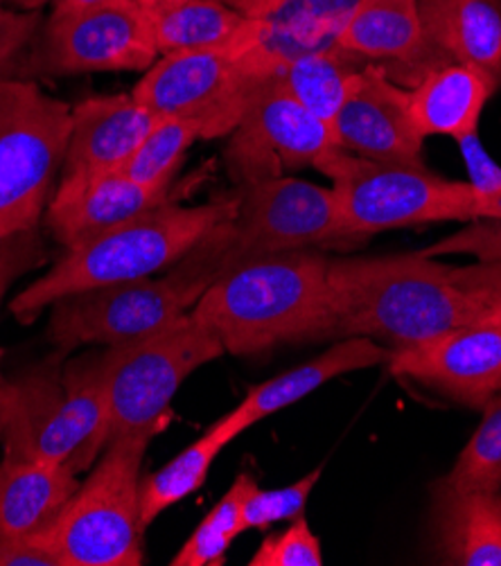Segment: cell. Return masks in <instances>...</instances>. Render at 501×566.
<instances>
[{
	"label": "cell",
	"mask_w": 501,
	"mask_h": 566,
	"mask_svg": "<svg viewBox=\"0 0 501 566\" xmlns=\"http://www.w3.org/2000/svg\"><path fill=\"white\" fill-rule=\"evenodd\" d=\"M170 190H152L132 181L125 172L62 177L48 201L45 223L66 251L118 229L129 219L163 206Z\"/></svg>",
	"instance_id": "cell-17"
},
{
	"label": "cell",
	"mask_w": 501,
	"mask_h": 566,
	"mask_svg": "<svg viewBox=\"0 0 501 566\" xmlns=\"http://www.w3.org/2000/svg\"><path fill=\"white\" fill-rule=\"evenodd\" d=\"M255 481L240 474L231 490L217 501L206 520L195 528L184 548L173 557V566H219L227 551L242 533V503Z\"/></svg>",
	"instance_id": "cell-29"
},
{
	"label": "cell",
	"mask_w": 501,
	"mask_h": 566,
	"mask_svg": "<svg viewBox=\"0 0 501 566\" xmlns=\"http://www.w3.org/2000/svg\"><path fill=\"white\" fill-rule=\"evenodd\" d=\"M0 566H62L34 537H0Z\"/></svg>",
	"instance_id": "cell-38"
},
{
	"label": "cell",
	"mask_w": 501,
	"mask_h": 566,
	"mask_svg": "<svg viewBox=\"0 0 501 566\" xmlns=\"http://www.w3.org/2000/svg\"><path fill=\"white\" fill-rule=\"evenodd\" d=\"M80 481L64 465L8 457L0 461V537H36L62 515Z\"/></svg>",
	"instance_id": "cell-19"
},
{
	"label": "cell",
	"mask_w": 501,
	"mask_h": 566,
	"mask_svg": "<svg viewBox=\"0 0 501 566\" xmlns=\"http://www.w3.org/2000/svg\"><path fill=\"white\" fill-rule=\"evenodd\" d=\"M69 136L66 102L30 80H0V238L36 229Z\"/></svg>",
	"instance_id": "cell-9"
},
{
	"label": "cell",
	"mask_w": 501,
	"mask_h": 566,
	"mask_svg": "<svg viewBox=\"0 0 501 566\" xmlns=\"http://www.w3.org/2000/svg\"><path fill=\"white\" fill-rule=\"evenodd\" d=\"M249 424L242 420L238 409L217 420L199 440L186 447L177 459H173L158 472L143 476L140 481V526H147L165 513L167 507L179 503L197 488L203 485L210 465L219 457V451L244 433Z\"/></svg>",
	"instance_id": "cell-25"
},
{
	"label": "cell",
	"mask_w": 501,
	"mask_h": 566,
	"mask_svg": "<svg viewBox=\"0 0 501 566\" xmlns=\"http://www.w3.org/2000/svg\"><path fill=\"white\" fill-rule=\"evenodd\" d=\"M221 3H229L236 10H240L247 19H253V17L267 12L269 8H273L278 0H221Z\"/></svg>",
	"instance_id": "cell-40"
},
{
	"label": "cell",
	"mask_w": 501,
	"mask_h": 566,
	"mask_svg": "<svg viewBox=\"0 0 501 566\" xmlns=\"http://www.w3.org/2000/svg\"><path fill=\"white\" fill-rule=\"evenodd\" d=\"M392 348L379 346L375 338L368 336H344L340 344L327 348L323 355L310 359L307 364L278 375L260 386H253L242 405H238V413L242 420L253 427L255 422L283 411L299 400L307 398L310 392L321 388L323 384L337 379L342 375L366 370L373 366L388 364Z\"/></svg>",
	"instance_id": "cell-22"
},
{
	"label": "cell",
	"mask_w": 501,
	"mask_h": 566,
	"mask_svg": "<svg viewBox=\"0 0 501 566\" xmlns=\"http://www.w3.org/2000/svg\"><path fill=\"white\" fill-rule=\"evenodd\" d=\"M355 60L344 50L312 52L278 69L269 80L330 127L359 71Z\"/></svg>",
	"instance_id": "cell-27"
},
{
	"label": "cell",
	"mask_w": 501,
	"mask_h": 566,
	"mask_svg": "<svg viewBox=\"0 0 501 566\" xmlns=\"http://www.w3.org/2000/svg\"><path fill=\"white\" fill-rule=\"evenodd\" d=\"M499 82L470 64H448L429 69L409 91L411 116L422 134L461 138L479 132L481 113Z\"/></svg>",
	"instance_id": "cell-21"
},
{
	"label": "cell",
	"mask_w": 501,
	"mask_h": 566,
	"mask_svg": "<svg viewBox=\"0 0 501 566\" xmlns=\"http://www.w3.org/2000/svg\"><path fill=\"white\" fill-rule=\"evenodd\" d=\"M327 285L337 336H368L392 350L479 323L486 312L450 280V266L422 253L330 260Z\"/></svg>",
	"instance_id": "cell-2"
},
{
	"label": "cell",
	"mask_w": 501,
	"mask_h": 566,
	"mask_svg": "<svg viewBox=\"0 0 501 566\" xmlns=\"http://www.w3.org/2000/svg\"><path fill=\"white\" fill-rule=\"evenodd\" d=\"M43 260L45 249L36 229L0 238V301H3L6 292L17 277L28 273L30 269H36L39 264H43Z\"/></svg>",
	"instance_id": "cell-35"
},
{
	"label": "cell",
	"mask_w": 501,
	"mask_h": 566,
	"mask_svg": "<svg viewBox=\"0 0 501 566\" xmlns=\"http://www.w3.org/2000/svg\"><path fill=\"white\" fill-rule=\"evenodd\" d=\"M388 368L455 402L483 409L501 390V327L486 323L455 327L425 344L394 350Z\"/></svg>",
	"instance_id": "cell-15"
},
{
	"label": "cell",
	"mask_w": 501,
	"mask_h": 566,
	"mask_svg": "<svg viewBox=\"0 0 501 566\" xmlns=\"http://www.w3.org/2000/svg\"><path fill=\"white\" fill-rule=\"evenodd\" d=\"M6 388H8V379L0 373V442H3V402H6Z\"/></svg>",
	"instance_id": "cell-43"
},
{
	"label": "cell",
	"mask_w": 501,
	"mask_h": 566,
	"mask_svg": "<svg viewBox=\"0 0 501 566\" xmlns=\"http://www.w3.org/2000/svg\"><path fill=\"white\" fill-rule=\"evenodd\" d=\"M236 210L238 199L192 208L165 201L93 242L66 251L58 264L12 301L10 310L28 325L45 307L71 294L121 285L170 269L219 223L236 217Z\"/></svg>",
	"instance_id": "cell-4"
},
{
	"label": "cell",
	"mask_w": 501,
	"mask_h": 566,
	"mask_svg": "<svg viewBox=\"0 0 501 566\" xmlns=\"http://www.w3.org/2000/svg\"><path fill=\"white\" fill-rule=\"evenodd\" d=\"M225 355L219 338L192 312L125 346L104 348L108 368V442L140 436L152 440L170 420L184 381Z\"/></svg>",
	"instance_id": "cell-8"
},
{
	"label": "cell",
	"mask_w": 501,
	"mask_h": 566,
	"mask_svg": "<svg viewBox=\"0 0 501 566\" xmlns=\"http://www.w3.org/2000/svg\"><path fill=\"white\" fill-rule=\"evenodd\" d=\"M327 262L310 249L242 262L212 282L192 314L238 357L337 336Z\"/></svg>",
	"instance_id": "cell-1"
},
{
	"label": "cell",
	"mask_w": 501,
	"mask_h": 566,
	"mask_svg": "<svg viewBox=\"0 0 501 566\" xmlns=\"http://www.w3.org/2000/svg\"><path fill=\"white\" fill-rule=\"evenodd\" d=\"M219 231L221 275L255 258L348 240L332 188L292 177L242 186L236 217Z\"/></svg>",
	"instance_id": "cell-11"
},
{
	"label": "cell",
	"mask_w": 501,
	"mask_h": 566,
	"mask_svg": "<svg viewBox=\"0 0 501 566\" xmlns=\"http://www.w3.org/2000/svg\"><path fill=\"white\" fill-rule=\"evenodd\" d=\"M461 156L470 172V186L481 199L497 197L501 192V165L486 151L479 132L457 138Z\"/></svg>",
	"instance_id": "cell-36"
},
{
	"label": "cell",
	"mask_w": 501,
	"mask_h": 566,
	"mask_svg": "<svg viewBox=\"0 0 501 566\" xmlns=\"http://www.w3.org/2000/svg\"><path fill=\"white\" fill-rule=\"evenodd\" d=\"M201 138V129L188 120L160 118L140 147L123 167V172L152 190H170L186 151Z\"/></svg>",
	"instance_id": "cell-28"
},
{
	"label": "cell",
	"mask_w": 501,
	"mask_h": 566,
	"mask_svg": "<svg viewBox=\"0 0 501 566\" xmlns=\"http://www.w3.org/2000/svg\"><path fill=\"white\" fill-rule=\"evenodd\" d=\"M106 3H116V0H50V6H52L50 17H66V14L84 12V10H91L97 6H106Z\"/></svg>",
	"instance_id": "cell-39"
},
{
	"label": "cell",
	"mask_w": 501,
	"mask_h": 566,
	"mask_svg": "<svg viewBox=\"0 0 501 566\" xmlns=\"http://www.w3.org/2000/svg\"><path fill=\"white\" fill-rule=\"evenodd\" d=\"M357 6L359 0H278L247 19L221 50L258 86L299 56L342 50L340 39Z\"/></svg>",
	"instance_id": "cell-14"
},
{
	"label": "cell",
	"mask_w": 501,
	"mask_h": 566,
	"mask_svg": "<svg viewBox=\"0 0 501 566\" xmlns=\"http://www.w3.org/2000/svg\"><path fill=\"white\" fill-rule=\"evenodd\" d=\"M479 323L501 327V298H499V301H492V303H486V312H483V316H481Z\"/></svg>",
	"instance_id": "cell-41"
},
{
	"label": "cell",
	"mask_w": 501,
	"mask_h": 566,
	"mask_svg": "<svg viewBox=\"0 0 501 566\" xmlns=\"http://www.w3.org/2000/svg\"><path fill=\"white\" fill-rule=\"evenodd\" d=\"M440 485L459 490H501V390L486 402L481 424Z\"/></svg>",
	"instance_id": "cell-30"
},
{
	"label": "cell",
	"mask_w": 501,
	"mask_h": 566,
	"mask_svg": "<svg viewBox=\"0 0 501 566\" xmlns=\"http://www.w3.org/2000/svg\"><path fill=\"white\" fill-rule=\"evenodd\" d=\"M334 147L330 127L271 80L258 84L240 125L231 132L227 165L242 184L285 177Z\"/></svg>",
	"instance_id": "cell-13"
},
{
	"label": "cell",
	"mask_w": 501,
	"mask_h": 566,
	"mask_svg": "<svg viewBox=\"0 0 501 566\" xmlns=\"http://www.w3.org/2000/svg\"><path fill=\"white\" fill-rule=\"evenodd\" d=\"M160 118L129 95L82 99L71 108L64 175L123 172L127 160Z\"/></svg>",
	"instance_id": "cell-18"
},
{
	"label": "cell",
	"mask_w": 501,
	"mask_h": 566,
	"mask_svg": "<svg viewBox=\"0 0 501 566\" xmlns=\"http://www.w3.org/2000/svg\"><path fill=\"white\" fill-rule=\"evenodd\" d=\"M420 0H359L340 48L357 60L414 66L427 52Z\"/></svg>",
	"instance_id": "cell-24"
},
{
	"label": "cell",
	"mask_w": 501,
	"mask_h": 566,
	"mask_svg": "<svg viewBox=\"0 0 501 566\" xmlns=\"http://www.w3.org/2000/svg\"><path fill=\"white\" fill-rule=\"evenodd\" d=\"M219 226L163 277L149 275L52 303L48 334L54 346L64 353L80 346H125L192 312L221 275Z\"/></svg>",
	"instance_id": "cell-5"
},
{
	"label": "cell",
	"mask_w": 501,
	"mask_h": 566,
	"mask_svg": "<svg viewBox=\"0 0 501 566\" xmlns=\"http://www.w3.org/2000/svg\"><path fill=\"white\" fill-rule=\"evenodd\" d=\"M152 17L136 0L50 17L19 64L17 80L147 71L158 62Z\"/></svg>",
	"instance_id": "cell-10"
},
{
	"label": "cell",
	"mask_w": 501,
	"mask_h": 566,
	"mask_svg": "<svg viewBox=\"0 0 501 566\" xmlns=\"http://www.w3.org/2000/svg\"><path fill=\"white\" fill-rule=\"evenodd\" d=\"M427 43L501 84V0H420Z\"/></svg>",
	"instance_id": "cell-23"
},
{
	"label": "cell",
	"mask_w": 501,
	"mask_h": 566,
	"mask_svg": "<svg viewBox=\"0 0 501 566\" xmlns=\"http://www.w3.org/2000/svg\"><path fill=\"white\" fill-rule=\"evenodd\" d=\"M158 54L225 48L247 17L221 0H177L149 12Z\"/></svg>",
	"instance_id": "cell-26"
},
{
	"label": "cell",
	"mask_w": 501,
	"mask_h": 566,
	"mask_svg": "<svg viewBox=\"0 0 501 566\" xmlns=\"http://www.w3.org/2000/svg\"><path fill=\"white\" fill-rule=\"evenodd\" d=\"M314 167L332 181L348 240L405 226L479 219L481 197L474 188L442 179L425 165L373 160L330 147Z\"/></svg>",
	"instance_id": "cell-6"
},
{
	"label": "cell",
	"mask_w": 501,
	"mask_h": 566,
	"mask_svg": "<svg viewBox=\"0 0 501 566\" xmlns=\"http://www.w3.org/2000/svg\"><path fill=\"white\" fill-rule=\"evenodd\" d=\"M111 400L104 348L45 361L8 381L3 454L86 472L108 444Z\"/></svg>",
	"instance_id": "cell-3"
},
{
	"label": "cell",
	"mask_w": 501,
	"mask_h": 566,
	"mask_svg": "<svg viewBox=\"0 0 501 566\" xmlns=\"http://www.w3.org/2000/svg\"><path fill=\"white\" fill-rule=\"evenodd\" d=\"M0 3H12L17 8H23L28 12H34V10H41L43 6H48L50 0H0Z\"/></svg>",
	"instance_id": "cell-42"
},
{
	"label": "cell",
	"mask_w": 501,
	"mask_h": 566,
	"mask_svg": "<svg viewBox=\"0 0 501 566\" xmlns=\"http://www.w3.org/2000/svg\"><path fill=\"white\" fill-rule=\"evenodd\" d=\"M450 280L466 294L492 303L501 298V255L472 266H450Z\"/></svg>",
	"instance_id": "cell-37"
},
{
	"label": "cell",
	"mask_w": 501,
	"mask_h": 566,
	"mask_svg": "<svg viewBox=\"0 0 501 566\" xmlns=\"http://www.w3.org/2000/svg\"><path fill=\"white\" fill-rule=\"evenodd\" d=\"M321 472L323 470L316 468L301 481L278 490H260L255 483L242 503V533L251 528L262 531L278 522L301 517Z\"/></svg>",
	"instance_id": "cell-31"
},
{
	"label": "cell",
	"mask_w": 501,
	"mask_h": 566,
	"mask_svg": "<svg viewBox=\"0 0 501 566\" xmlns=\"http://www.w3.org/2000/svg\"><path fill=\"white\" fill-rule=\"evenodd\" d=\"M251 566H321V542L301 515L281 535L267 537L249 562Z\"/></svg>",
	"instance_id": "cell-32"
},
{
	"label": "cell",
	"mask_w": 501,
	"mask_h": 566,
	"mask_svg": "<svg viewBox=\"0 0 501 566\" xmlns=\"http://www.w3.org/2000/svg\"><path fill=\"white\" fill-rule=\"evenodd\" d=\"M442 253H474L481 260H492L501 255V192L497 197L481 199L479 219L474 221L472 229L422 251V255Z\"/></svg>",
	"instance_id": "cell-33"
},
{
	"label": "cell",
	"mask_w": 501,
	"mask_h": 566,
	"mask_svg": "<svg viewBox=\"0 0 501 566\" xmlns=\"http://www.w3.org/2000/svg\"><path fill=\"white\" fill-rule=\"evenodd\" d=\"M258 86L221 50H190L158 56L132 95L158 118L188 120L201 138L231 134Z\"/></svg>",
	"instance_id": "cell-12"
},
{
	"label": "cell",
	"mask_w": 501,
	"mask_h": 566,
	"mask_svg": "<svg viewBox=\"0 0 501 566\" xmlns=\"http://www.w3.org/2000/svg\"><path fill=\"white\" fill-rule=\"evenodd\" d=\"M149 440H111L62 515L34 539L62 566H140V481Z\"/></svg>",
	"instance_id": "cell-7"
},
{
	"label": "cell",
	"mask_w": 501,
	"mask_h": 566,
	"mask_svg": "<svg viewBox=\"0 0 501 566\" xmlns=\"http://www.w3.org/2000/svg\"><path fill=\"white\" fill-rule=\"evenodd\" d=\"M43 19L34 12L0 10V80H17L19 64L34 41Z\"/></svg>",
	"instance_id": "cell-34"
},
{
	"label": "cell",
	"mask_w": 501,
	"mask_h": 566,
	"mask_svg": "<svg viewBox=\"0 0 501 566\" xmlns=\"http://www.w3.org/2000/svg\"><path fill=\"white\" fill-rule=\"evenodd\" d=\"M334 147L355 156L422 165V134L411 116L409 91L377 66L359 69L330 123Z\"/></svg>",
	"instance_id": "cell-16"
},
{
	"label": "cell",
	"mask_w": 501,
	"mask_h": 566,
	"mask_svg": "<svg viewBox=\"0 0 501 566\" xmlns=\"http://www.w3.org/2000/svg\"><path fill=\"white\" fill-rule=\"evenodd\" d=\"M434 528L445 564L501 566V490L438 483Z\"/></svg>",
	"instance_id": "cell-20"
},
{
	"label": "cell",
	"mask_w": 501,
	"mask_h": 566,
	"mask_svg": "<svg viewBox=\"0 0 501 566\" xmlns=\"http://www.w3.org/2000/svg\"><path fill=\"white\" fill-rule=\"evenodd\" d=\"M136 3H138L140 8H145L147 12H154L156 8H160V0H136Z\"/></svg>",
	"instance_id": "cell-44"
}]
</instances>
